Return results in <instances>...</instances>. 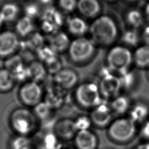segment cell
<instances>
[{
	"instance_id": "cell-1",
	"label": "cell",
	"mask_w": 149,
	"mask_h": 149,
	"mask_svg": "<svg viewBox=\"0 0 149 149\" xmlns=\"http://www.w3.org/2000/svg\"><path fill=\"white\" fill-rule=\"evenodd\" d=\"M88 33L90 38L96 46L100 47L113 45L119 34L117 22L108 14H101L93 19L89 25Z\"/></svg>"
},
{
	"instance_id": "cell-2",
	"label": "cell",
	"mask_w": 149,
	"mask_h": 149,
	"mask_svg": "<svg viewBox=\"0 0 149 149\" xmlns=\"http://www.w3.org/2000/svg\"><path fill=\"white\" fill-rule=\"evenodd\" d=\"M8 123L14 134L30 137L37 131L40 121L32 109L22 107L16 108L10 112Z\"/></svg>"
},
{
	"instance_id": "cell-3",
	"label": "cell",
	"mask_w": 149,
	"mask_h": 149,
	"mask_svg": "<svg viewBox=\"0 0 149 149\" xmlns=\"http://www.w3.org/2000/svg\"><path fill=\"white\" fill-rule=\"evenodd\" d=\"M137 125L127 116H119L113 119L107 127V136L114 143H127L136 136L138 132Z\"/></svg>"
},
{
	"instance_id": "cell-4",
	"label": "cell",
	"mask_w": 149,
	"mask_h": 149,
	"mask_svg": "<svg viewBox=\"0 0 149 149\" xmlns=\"http://www.w3.org/2000/svg\"><path fill=\"white\" fill-rule=\"evenodd\" d=\"M106 63L107 68L111 73L122 74L130 70L133 64V52L123 44L113 45L107 54Z\"/></svg>"
},
{
	"instance_id": "cell-5",
	"label": "cell",
	"mask_w": 149,
	"mask_h": 149,
	"mask_svg": "<svg viewBox=\"0 0 149 149\" xmlns=\"http://www.w3.org/2000/svg\"><path fill=\"white\" fill-rule=\"evenodd\" d=\"M96 45L90 38L76 37L71 40L67 52L70 61L76 64H83L90 61L95 55Z\"/></svg>"
},
{
	"instance_id": "cell-6",
	"label": "cell",
	"mask_w": 149,
	"mask_h": 149,
	"mask_svg": "<svg viewBox=\"0 0 149 149\" xmlns=\"http://www.w3.org/2000/svg\"><path fill=\"white\" fill-rule=\"evenodd\" d=\"M75 88L74 100L81 108L91 110L104 101L98 84L93 82H84L77 84Z\"/></svg>"
},
{
	"instance_id": "cell-7",
	"label": "cell",
	"mask_w": 149,
	"mask_h": 149,
	"mask_svg": "<svg viewBox=\"0 0 149 149\" xmlns=\"http://www.w3.org/2000/svg\"><path fill=\"white\" fill-rule=\"evenodd\" d=\"M44 91L40 83L31 80L24 82L18 91V97L24 107L33 108L44 98Z\"/></svg>"
},
{
	"instance_id": "cell-8",
	"label": "cell",
	"mask_w": 149,
	"mask_h": 149,
	"mask_svg": "<svg viewBox=\"0 0 149 149\" xmlns=\"http://www.w3.org/2000/svg\"><path fill=\"white\" fill-rule=\"evenodd\" d=\"M98 87L103 100H112L120 94L122 87L118 75L108 72L101 76Z\"/></svg>"
},
{
	"instance_id": "cell-9",
	"label": "cell",
	"mask_w": 149,
	"mask_h": 149,
	"mask_svg": "<svg viewBox=\"0 0 149 149\" xmlns=\"http://www.w3.org/2000/svg\"><path fill=\"white\" fill-rule=\"evenodd\" d=\"M113 113L109 104L103 101L91 110L89 116L93 125L98 128L107 127L113 120Z\"/></svg>"
},
{
	"instance_id": "cell-10",
	"label": "cell",
	"mask_w": 149,
	"mask_h": 149,
	"mask_svg": "<svg viewBox=\"0 0 149 149\" xmlns=\"http://www.w3.org/2000/svg\"><path fill=\"white\" fill-rule=\"evenodd\" d=\"M77 132L74 119L69 118H60L53 125L52 133L61 141L73 140Z\"/></svg>"
},
{
	"instance_id": "cell-11",
	"label": "cell",
	"mask_w": 149,
	"mask_h": 149,
	"mask_svg": "<svg viewBox=\"0 0 149 149\" xmlns=\"http://www.w3.org/2000/svg\"><path fill=\"white\" fill-rule=\"evenodd\" d=\"M20 41L16 32L5 30L0 33V56L8 58L20 48Z\"/></svg>"
},
{
	"instance_id": "cell-12",
	"label": "cell",
	"mask_w": 149,
	"mask_h": 149,
	"mask_svg": "<svg viewBox=\"0 0 149 149\" xmlns=\"http://www.w3.org/2000/svg\"><path fill=\"white\" fill-rule=\"evenodd\" d=\"M53 80L59 88L69 90L77 86L79 75L77 72L72 68H63L53 76Z\"/></svg>"
},
{
	"instance_id": "cell-13",
	"label": "cell",
	"mask_w": 149,
	"mask_h": 149,
	"mask_svg": "<svg viewBox=\"0 0 149 149\" xmlns=\"http://www.w3.org/2000/svg\"><path fill=\"white\" fill-rule=\"evenodd\" d=\"M73 142L76 149H97L99 140L97 135L89 129L77 131Z\"/></svg>"
},
{
	"instance_id": "cell-14",
	"label": "cell",
	"mask_w": 149,
	"mask_h": 149,
	"mask_svg": "<svg viewBox=\"0 0 149 149\" xmlns=\"http://www.w3.org/2000/svg\"><path fill=\"white\" fill-rule=\"evenodd\" d=\"M76 10L83 17L94 19L101 14L102 5L99 0H77Z\"/></svg>"
},
{
	"instance_id": "cell-15",
	"label": "cell",
	"mask_w": 149,
	"mask_h": 149,
	"mask_svg": "<svg viewBox=\"0 0 149 149\" xmlns=\"http://www.w3.org/2000/svg\"><path fill=\"white\" fill-rule=\"evenodd\" d=\"M70 42L71 40L66 33L58 30L50 35L48 45L58 54L67 51Z\"/></svg>"
},
{
	"instance_id": "cell-16",
	"label": "cell",
	"mask_w": 149,
	"mask_h": 149,
	"mask_svg": "<svg viewBox=\"0 0 149 149\" xmlns=\"http://www.w3.org/2000/svg\"><path fill=\"white\" fill-rule=\"evenodd\" d=\"M66 24L68 31L76 37H83L88 32L89 25L81 17H70L67 20Z\"/></svg>"
},
{
	"instance_id": "cell-17",
	"label": "cell",
	"mask_w": 149,
	"mask_h": 149,
	"mask_svg": "<svg viewBox=\"0 0 149 149\" xmlns=\"http://www.w3.org/2000/svg\"><path fill=\"white\" fill-rule=\"evenodd\" d=\"M127 116L136 124L143 123L149 118V107L144 102H136L131 106Z\"/></svg>"
},
{
	"instance_id": "cell-18",
	"label": "cell",
	"mask_w": 149,
	"mask_h": 149,
	"mask_svg": "<svg viewBox=\"0 0 149 149\" xmlns=\"http://www.w3.org/2000/svg\"><path fill=\"white\" fill-rule=\"evenodd\" d=\"M133 64L139 69L149 68V45L143 44L137 47L133 52Z\"/></svg>"
},
{
	"instance_id": "cell-19",
	"label": "cell",
	"mask_w": 149,
	"mask_h": 149,
	"mask_svg": "<svg viewBox=\"0 0 149 149\" xmlns=\"http://www.w3.org/2000/svg\"><path fill=\"white\" fill-rule=\"evenodd\" d=\"M29 80L40 83L44 81L48 74L45 65L42 62L34 61L27 65Z\"/></svg>"
},
{
	"instance_id": "cell-20",
	"label": "cell",
	"mask_w": 149,
	"mask_h": 149,
	"mask_svg": "<svg viewBox=\"0 0 149 149\" xmlns=\"http://www.w3.org/2000/svg\"><path fill=\"white\" fill-rule=\"evenodd\" d=\"M109 105L113 114L118 115L119 116L128 113L132 106L129 98L123 94H120L111 100Z\"/></svg>"
},
{
	"instance_id": "cell-21",
	"label": "cell",
	"mask_w": 149,
	"mask_h": 149,
	"mask_svg": "<svg viewBox=\"0 0 149 149\" xmlns=\"http://www.w3.org/2000/svg\"><path fill=\"white\" fill-rule=\"evenodd\" d=\"M16 33L23 37H28L34 33V23L33 19L23 16L16 22L15 25Z\"/></svg>"
},
{
	"instance_id": "cell-22",
	"label": "cell",
	"mask_w": 149,
	"mask_h": 149,
	"mask_svg": "<svg viewBox=\"0 0 149 149\" xmlns=\"http://www.w3.org/2000/svg\"><path fill=\"white\" fill-rule=\"evenodd\" d=\"M144 19V13L137 9H131L125 15V20L127 25L130 29L136 30L143 27Z\"/></svg>"
},
{
	"instance_id": "cell-23",
	"label": "cell",
	"mask_w": 149,
	"mask_h": 149,
	"mask_svg": "<svg viewBox=\"0 0 149 149\" xmlns=\"http://www.w3.org/2000/svg\"><path fill=\"white\" fill-rule=\"evenodd\" d=\"M20 12L19 6L13 2H8L3 5L0 9V16L3 22L14 20Z\"/></svg>"
},
{
	"instance_id": "cell-24",
	"label": "cell",
	"mask_w": 149,
	"mask_h": 149,
	"mask_svg": "<svg viewBox=\"0 0 149 149\" xmlns=\"http://www.w3.org/2000/svg\"><path fill=\"white\" fill-rule=\"evenodd\" d=\"M43 101L53 111L59 109L64 102L62 94L54 90H49L44 95Z\"/></svg>"
},
{
	"instance_id": "cell-25",
	"label": "cell",
	"mask_w": 149,
	"mask_h": 149,
	"mask_svg": "<svg viewBox=\"0 0 149 149\" xmlns=\"http://www.w3.org/2000/svg\"><path fill=\"white\" fill-rule=\"evenodd\" d=\"M16 80L13 74L5 68L0 69V93L10 91L15 86Z\"/></svg>"
},
{
	"instance_id": "cell-26",
	"label": "cell",
	"mask_w": 149,
	"mask_h": 149,
	"mask_svg": "<svg viewBox=\"0 0 149 149\" xmlns=\"http://www.w3.org/2000/svg\"><path fill=\"white\" fill-rule=\"evenodd\" d=\"M123 45L128 47H137L139 45V42L141 40V34L137 30L129 29L123 32L121 37Z\"/></svg>"
},
{
	"instance_id": "cell-27",
	"label": "cell",
	"mask_w": 149,
	"mask_h": 149,
	"mask_svg": "<svg viewBox=\"0 0 149 149\" xmlns=\"http://www.w3.org/2000/svg\"><path fill=\"white\" fill-rule=\"evenodd\" d=\"M61 13L54 8H49L46 9L43 15V20H46L51 23L54 24L58 29L63 24V19Z\"/></svg>"
},
{
	"instance_id": "cell-28",
	"label": "cell",
	"mask_w": 149,
	"mask_h": 149,
	"mask_svg": "<svg viewBox=\"0 0 149 149\" xmlns=\"http://www.w3.org/2000/svg\"><path fill=\"white\" fill-rule=\"evenodd\" d=\"M32 109L40 122L48 119L54 112L43 100L32 108Z\"/></svg>"
},
{
	"instance_id": "cell-29",
	"label": "cell",
	"mask_w": 149,
	"mask_h": 149,
	"mask_svg": "<svg viewBox=\"0 0 149 149\" xmlns=\"http://www.w3.org/2000/svg\"><path fill=\"white\" fill-rule=\"evenodd\" d=\"M61 141L52 133L46 134L38 149H61Z\"/></svg>"
},
{
	"instance_id": "cell-30",
	"label": "cell",
	"mask_w": 149,
	"mask_h": 149,
	"mask_svg": "<svg viewBox=\"0 0 149 149\" xmlns=\"http://www.w3.org/2000/svg\"><path fill=\"white\" fill-rule=\"evenodd\" d=\"M24 42L26 48H30L36 52L45 45L44 37L41 34L37 32L33 33Z\"/></svg>"
},
{
	"instance_id": "cell-31",
	"label": "cell",
	"mask_w": 149,
	"mask_h": 149,
	"mask_svg": "<svg viewBox=\"0 0 149 149\" xmlns=\"http://www.w3.org/2000/svg\"><path fill=\"white\" fill-rule=\"evenodd\" d=\"M24 65L22 58L17 54H14L6 58L4 64V68L13 74Z\"/></svg>"
},
{
	"instance_id": "cell-32",
	"label": "cell",
	"mask_w": 149,
	"mask_h": 149,
	"mask_svg": "<svg viewBox=\"0 0 149 149\" xmlns=\"http://www.w3.org/2000/svg\"><path fill=\"white\" fill-rule=\"evenodd\" d=\"M32 141L30 137L14 134L8 141V149H23Z\"/></svg>"
},
{
	"instance_id": "cell-33",
	"label": "cell",
	"mask_w": 149,
	"mask_h": 149,
	"mask_svg": "<svg viewBox=\"0 0 149 149\" xmlns=\"http://www.w3.org/2000/svg\"><path fill=\"white\" fill-rule=\"evenodd\" d=\"M118 76L120 80L122 90L131 89L135 85L136 81V74L130 70Z\"/></svg>"
},
{
	"instance_id": "cell-34",
	"label": "cell",
	"mask_w": 149,
	"mask_h": 149,
	"mask_svg": "<svg viewBox=\"0 0 149 149\" xmlns=\"http://www.w3.org/2000/svg\"><path fill=\"white\" fill-rule=\"evenodd\" d=\"M36 52L39 61L44 63L54 59L58 55L48 45H44Z\"/></svg>"
},
{
	"instance_id": "cell-35",
	"label": "cell",
	"mask_w": 149,
	"mask_h": 149,
	"mask_svg": "<svg viewBox=\"0 0 149 149\" xmlns=\"http://www.w3.org/2000/svg\"><path fill=\"white\" fill-rule=\"evenodd\" d=\"M74 122L77 131L89 130L93 125L89 115H80L74 119Z\"/></svg>"
},
{
	"instance_id": "cell-36",
	"label": "cell",
	"mask_w": 149,
	"mask_h": 149,
	"mask_svg": "<svg viewBox=\"0 0 149 149\" xmlns=\"http://www.w3.org/2000/svg\"><path fill=\"white\" fill-rule=\"evenodd\" d=\"M44 64L45 65L48 74L53 76L63 68L62 60L58 56Z\"/></svg>"
},
{
	"instance_id": "cell-37",
	"label": "cell",
	"mask_w": 149,
	"mask_h": 149,
	"mask_svg": "<svg viewBox=\"0 0 149 149\" xmlns=\"http://www.w3.org/2000/svg\"><path fill=\"white\" fill-rule=\"evenodd\" d=\"M77 0H58L60 9L66 13H71L77 9Z\"/></svg>"
},
{
	"instance_id": "cell-38",
	"label": "cell",
	"mask_w": 149,
	"mask_h": 149,
	"mask_svg": "<svg viewBox=\"0 0 149 149\" xmlns=\"http://www.w3.org/2000/svg\"><path fill=\"white\" fill-rule=\"evenodd\" d=\"M38 6L35 3H29L24 8V16L34 19L39 14Z\"/></svg>"
},
{
	"instance_id": "cell-39",
	"label": "cell",
	"mask_w": 149,
	"mask_h": 149,
	"mask_svg": "<svg viewBox=\"0 0 149 149\" xmlns=\"http://www.w3.org/2000/svg\"><path fill=\"white\" fill-rule=\"evenodd\" d=\"M140 134L144 139L147 141H149V119L142 123L140 129Z\"/></svg>"
},
{
	"instance_id": "cell-40",
	"label": "cell",
	"mask_w": 149,
	"mask_h": 149,
	"mask_svg": "<svg viewBox=\"0 0 149 149\" xmlns=\"http://www.w3.org/2000/svg\"><path fill=\"white\" fill-rule=\"evenodd\" d=\"M141 38L144 44L149 45V24L143 27L142 32L140 33Z\"/></svg>"
},
{
	"instance_id": "cell-41",
	"label": "cell",
	"mask_w": 149,
	"mask_h": 149,
	"mask_svg": "<svg viewBox=\"0 0 149 149\" xmlns=\"http://www.w3.org/2000/svg\"><path fill=\"white\" fill-rule=\"evenodd\" d=\"M143 13H144L145 19L148 21V23L149 24V1H148L145 5Z\"/></svg>"
},
{
	"instance_id": "cell-42",
	"label": "cell",
	"mask_w": 149,
	"mask_h": 149,
	"mask_svg": "<svg viewBox=\"0 0 149 149\" xmlns=\"http://www.w3.org/2000/svg\"><path fill=\"white\" fill-rule=\"evenodd\" d=\"M137 148L139 149H149V141H147L144 144H140Z\"/></svg>"
},
{
	"instance_id": "cell-43",
	"label": "cell",
	"mask_w": 149,
	"mask_h": 149,
	"mask_svg": "<svg viewBox=\"0 0 149 149\" xmlns=\"http://www.w3.org/2000/svg\"><path fill=\"white\" fill-rule=\"evenodd\" d=\"M23 149H38V148L33 143H31L24 147Z\"/></svg>"
},
{
	"instance_id": "cell-44",
	"label": "cell",
	"mask_w": 149,
	"mask_h": 149,
	"mask_svg": "<svg viewBox=\"0 0 149 149\" xmlns=\"http://www.w3.org/2000/svg\"><path fill=\"white\" fill-rule=\"evenodd\" d=\"M39 1L43 5H49L52 2V0H39Z\"/></svg>"
},
{
	"instance_id": "cell-45",
	"label": "cell",
	"mask_w": 149,
	"mask_h": 149,
	"mask_svg": "<svg viewBox=\"0 0 149 149\" xmlns=\"http://www.w3.org/2000/svg\"><path fill=\"white\" fill-rule=\"evenodd\" d=\"M4 22H3V21L2 20V19H1V16H0V29L1 28V27L2 26V25H3V23Z\"/></svg>"
},
{
	"instance_id": "cell-46",
	"label": "cell",
	"mask_w": 149,
	"mask_h": 149,
	"mask_svg": "<svg viewBox=\"0 0 149 149\" xmlns=\"http://www.w3.org/2000/svg\"><path fill=\"white\" fill-rule=\"evenodd\" d=\"M105 1L107 2H109V3H112V2H114L115 1H116L117 0H104Z\"/></svg>"
},
{
	"instance_id": "cell-47",
	"label": "cell",
	"mask_w": 149,
	"mask_h": 149,
	"mask_svg": "<svg viewBox=\"0 0 149 149\" xmlns=\"http://www.w3.org/2000/svg\"><path fill=\"white\" fill-rule=\"evenodd\" d=\"M147 77H148V80H149V68L147 69Z\"/></svg>"
},
{
	"instance_id": "cell-48",
	"label": "cell",
	"mask_w": 149,
	"mask_h": 149,
	"mask_svg": "<svg viewBox=\"0 0 149 149\" xmlns=\"http://www.w3.org/2000/svg\"><path fill=\"white\" fill-rule=\"evenodd\" d=\"M126 1H127V2H133L137 1V0H126Z\"/></svg>"
},
{
	"instance_id": "cell-49",
	"label": "cell",
	"mask_w": 149,
	"mask_h": 149,
	"mask_svg": "<svg viewBox=\"0 0 149 149\" xmlns=\"http://www.w3.org/2000/svg\"><path fill=\"white\" fill-rule=\"evenodd\" d=\"M146 1H147V2H148V1H149V0H146Z\"/></svg>"
},
{
	"instance_id": "cell-50",
	"label": "cell",
	"mask_w": 149,
	"mask_h": 149,
	"mask_svg": "<svg viewBox=\"0 0 149 149\" xmlns=\"http://www.w3.org/2000/svg\"><path fill=\"white\" fill-rule=\"evenodd\" d=\"M20 1H24V0H20Z\"/></svg>"
},
{
	"instance_id": "cell-51",
	"label": "cell",
	"mask_w": 149,
	"mask_h": 149,
	"mask_svg": "<svg viewBox=\"0 0 149 149\" xmlns=\"http://www.w3.org/2000/svg\"><path fill=\"white\" fill-rule=\"evenodd\" d=\"M61 149H62V148H61Z\"/></svg>"
}]
</instances>
